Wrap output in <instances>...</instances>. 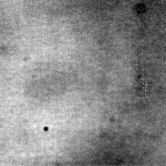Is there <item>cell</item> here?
Segmentation results:
<instances>
[]
</instances>
